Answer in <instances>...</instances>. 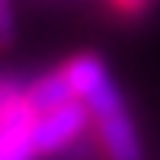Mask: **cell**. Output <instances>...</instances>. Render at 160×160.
<instances>
[{"instance_id":"cell-1","label":"cell","mask_w":160,"mask_h":160,"mask_svg":"<svg viewBox=\"0 0 160 160\" xmlns=\"http://www.w3.org/2000/svg\"><path fill=\"white\" fill-rule=\"evenodd\" d=\"M61 77L71 87L74 99H80L87 106V112H96L102 106L122 99L115 83H112V77H109V71H106V64L96 55H74L61 68Z\"/></svg>"},{"instance_id":"cell-2","label":"cell","mask_w":160,"mask_h":160,"mask_svg":"<svg viewBox=\"0 0 160 160\" xmlns=\"http://www.w3.org/2000/svg\"><path fill=\"white\" fill-rule=\"evenodd\" d=\"M90 122V112L80 99H71L58 106V109H48V112H38L35 115V125H32V138H35V151L38 154H55L61 148L80 135Z\"/></svg>"},{"instance_id":"cell-3","label":"cell","mask_w":160,"mask_h":160,"mask_svg":"<svg viewBox=\"0 0 160 160\" xmlns=\"http://www.w3.org/2000/svg\"><path fill=\"white\" fill-rule=\"evenodd\" d=\"M90 118L99 128V141L109 160H141V138L122 99L90 112Z\"/></svg>"},{"instance_id":"cell-4","label":"cell","mask_w":160,"mask_h":160,"mask_svg":"<svg viewBox=\"0 0 160 160\" xmlns=\"http://www.w3.org/2000/svg\"><path fill=\"white\" fill-rule=\"evenodd\" d=\"M32 125H35V109L19 93L10 102V109L0 115V160H35L38 157Z\"/></svg>"},{"instance_id":"cell-5","label":"cell","mask_w":160,"mask_h":160,"mask_svg":"<svg viewBox=\"0 0 160 160\" xmlns=\"http://www.w3.org/2000/svg\"><path fill=\"white\" fill-rule=\"evenodd\" d=\"M22 96H26V102H29L32 109H35V115H38V112H48V109H58V106L71 102V99H74V93H71L68 83H64L61 71H55L51 77L35 80V83L22 93Z\"/></svg>"},{"instance_id":"cell-6","label":"cell","mask_w":160,"mask_h":160,"mask_svg":"<svg viewBox=\"0 0 160 160\" xmlns=\"http://www.w3.org/2000/svg\"><path fill=\"white\" fill-rule=\"evenodd\" d=\"M13 7H10V0H0V45H7L10 38H13Z\"/></svg>"},{"instance_id":"cell-7","label":"cell","mask_w":160,"mask_h":160,"mask_svg":"<svg viewBox=\"0 0 160 160\" xmlns=\"http://www.w3.org/2000/svg\"><path fill=\"white\" fill-rule=\"evenodd\" d=\"M16 96H19V93L13 90V87H7V83H0V115H3V112L10 109V102L16 99Z\"/></svg>"}]
</instances>
